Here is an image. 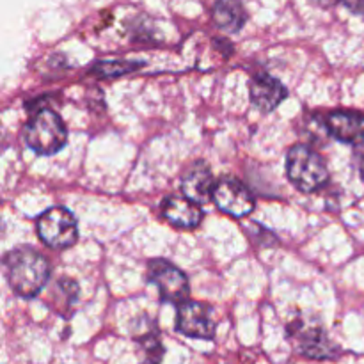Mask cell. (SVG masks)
Here are the masks:
<instances>
[{"mask_svg": "<svg viewBox=\"0 0 364 364\" xmlns=\"http://www.w3.org/2000/svg\"><path fill=\"white\" fill-rule=\"evenodd\" d=\"M7 279L16 295L32 299L43 290L50 277V267L45 256L34 249L18 247L7 255Z\"/></svg>", "mask_w": 364, "mask_h": 364, "instance_id": "obj_1", "label": "cell"}, {"mask_svg": "<svg viewBox=\"0 0 364 364\" xmlns=\"http://www.w3.org/2000/svg\"><path fill=\"white\" fill-rule=\"evenodd\" d=\"M352 13L363 14L364 16V0H341Z\"/></svg>", "mask_w": 364, "mask_h": 364, "instance_id": "obj_14", "label": "cell"}, {"mask_svg": "<svg viewBox=\"0 0 364 364\" xmlns=\"http://www.w3.org/2000/svg\"><path fill=\"white\" fill-rule=\"evenodd\" d=\"M359 173H361V178L364 181V155L361 156V162H359Z\"/></svg>", "mask_w": 364, "mask_h": 364, "instance_id": "obj_16", "label": "cell"}, {"mask_svg": "<svg viewBox=\"0 0 364 364\" xmlns=\"http://www.w3.org/2000/svg\"><path fill=\"white\" fill-rule=\"evenodd\" d=\"M213 174L203 162H196L181 176V191L188 199L196 203H206L213 196Z\"/></svg>", "mask_w": 364, "mask_h": 364, "instance_id": "obj_10", "label": "cell"}, {"mask_svg": "<svg viewBox=\"0 0 364 364\" xmlns=\"http://www.w3.org/2000/svg\"><path fill=\"white\" fill-rule=\"evenodd\" d=\"M176 329L188 338L212 340L215 334V323L212 320V311L201 302L185 301L178 308Z\"/></svg>", "mask_w": 364, "mask_h": 364, "instance_id": "obj_7", "label": "cell"}, {"mask_svg": "<svg viewBox=\"0 0 364 364\" xmlns=\"http://www.w3.org/2000/svg\"><path fill=\"white\" fill-rule=\"evenodd\" d=\"M148 277L153 284H156L162 301L166 302H185L188 295L187 276L171 265L166 259H153L149 263Z\"/></svg>", "mask_w": 364, "mask_h": 364, "instance_id": "obj_5", "label": "cell"}, {"mask_svg": "<svg viewBox=\"0 0 364 364\" xmlns=\"http://www.w3.org/2000/svg\"><path fill=\"white\" fill-rule=\"evenodd\" d=\"M23 135L28 148L39 155H53L60 151L68 141L66 124L59 114L50 109H41L32 114L25 124Z\"/></svg>", "mask_w": 364, "mask_h": 364, "instance_id": "obj_3", "label": "cell"}, {"mask_svg": "<svg viewBox=\"0 0 364 364\" xmlns=\"http://www.w3.org/2000/svg\"><path fill=\"white\" fill-rule=\"evenodd\" d=\"M162 215L173 226L178 228H196L203 219V212L198 203L188 199L187 196H169L162 203Z\"/></svg>", "mask_w": 364, "mask_h": 364, "instance_id": "obj_11", "label": "cell"}, {"mask_svg": "<svg viewBox=\"0 0 364 364\" xmlns=\"http://www.w3.org/2000/svg\"><path fill=\"white\" fill-rule=\"evenodd\" d=\"M38 235L48 247L68 249L78 238L77 220L64 206H53L39 217Z\"/></svg>", "mask_w": 364, "mask_h": 364, "instance_id": "obj_4", "label": "cell"}, {"mask_svg": "<svg viewBox=\"0 0 364 364\" xmlns=\"http://www.w3.org/2000/svg\"><path fill=\"white\" fill-rule=\"evenodd\" d=\"M287 173L295 188L301 192H316L329 180V171L322 156L313 148L297 144L287 155Z\"/></svg>", "mask_w": 364, "mask_h": 364, "instance_id": "obj_2", "label": "cell"}, {"mask_svg": "<svg viewBox=\"0 0 364 364\" xmlns=\"http://www.w3.org/2000/svg\"><path fill=\"white\" fill-rule=\"evenodd\" d=\"M245 11L238 0H215L213 21L220 31L238 32L245 23Z\"/></svg>", "mask_w": 364, "mask_h": 364, "instance_id": "obj_12", "label": "cell"}, {"mask_svg": "<svg viewBox=\"0 0 364 364\" xmlns=\"http://www.w3.org/2000/svg\"><path fill=\"white\" fill-rule=\"evenodd\" d=\"M141 66V63H132V60H105L95 66V73L100 77H119V75L134 71Z\"/></svg>", "mask_w": 364, "mask_h": 364, "instance_id": "obj_13", "label": "cell"}, {"mask_svg": "<svg viewBox=\"0 0 364 364\" xmlns=\"http://www.w3.org/2000/svg\"><path fill=\"white\" fill-rule=\"evenodd\" d=\"M287 98V87L269 73H258L251 82V102L262 112H270Z\"/></svg>", "mask_w": 364, "mask_h": 364, "instance_id": "obj_9", "label": "cell"}, {"mask_svg": "<svg viewBox=\"0 0 364 364\" xmlns=\"http://www.w3.org/2000/svg\"><path fill=\"white\" fill-rule=\"evenodd\" d=\"M327 132L345 144H361L364 141V116L350 110H336L327 116Z\"/></svg>", "mask_w": 364, "mask_h": 364, "instance_id": "obj_8", "label": "cell"}, {"mask_svg": "<svg viewBox=\"0 0 364 364\" xmlns=\"http://www.w3.org/2000/svg\"><path fill=\"white\" fill-rule=\"evenodd\" d=\"M313 4H316V6H320V7H329V6H333V4H336L338 0H311Z\"/></svg>", "mask_w": 364, "mask_h": 364, "instance_id": "obj_15", "label": "cell"}, {"mask_svg": "<svg viewBox=\"0 0 364 364\" xmlns=\"http://www.w3.org/2000/svg\"><path fill=\"white\" fill-rule=\"evenodd\" d=\"M213 201L231 217H245L255 210V198L242 181L235 178H223L213 188Z\"/></svg>", "mask_w": 364, "mask_h": 364, "instance_id": "obj_6", "label": "cell"}]
</instances>
